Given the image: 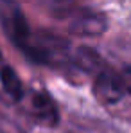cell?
Returning a JSON list of instances; mask_svg holds the SVG:
<instances>
[{
	"label": "cell",
	"instance_id": "277c9868",
	"mask_svg": "<svg viewBox=\"0 0 131 133\" xmlns=\"http://www.w3.org/2000/svg\"><path fill=\"white\" fill-rule=\"evenodd\" d=\"M120 77H122V83H124L126 94H129V95H131V66H126V68L122 70Z\"/></svg>",
	"mask_w": 131,
	"mask_h": 133
},
{
	"label": "cell",
	"instance_id": "6da1fadb",
	"mask_svg": "<svg viewBox=\"0 0 131 133\" xmlns=\"http://www.w3.org/2000/svg\"><path fill=\"white\" fill-rule=\"evenodd\" d=\"M93 94L102 104H117L126 94L120 74H113V72L97 74L93 81Z\"/></svg>",
	"mask_w": 131,
	"mask_h": 133
},
{
	"label": "cell",
	"instance_id": "7a4b0ae2",
	"mask_svg": "<svg viewBox=\"0 0 131 133\" xmlns=\"http://www.w3.org/2000/svg\"><path fill=\"white\" fill-rule=\"evenodd\" d=\"M31 113L36 121L43 122L45 126H56L59 121V113L52 97L45 92H34L31 97Z\"/></svg>",
	"mask_w": 131,
	"mask_h": 133
},
{
	"label": "cell",
	"instance_id": "3957f363",
	"mask_svg": "<svg viewBox=\"0 0 131 133\" xmlns=\"http://www.w3.org/2000/svg\"><path fill=\"white\" fill-rule=\"evenodd\" d=\"M0 77H2V87H4V90H5L13 99H20L23 95L22 81H20V77L16 76V72H15L13 68L5 66V68L2 70V74H0Z\"/></svg>",
	"mask_w": 131,
	"mask_h": 133
}]
</instances>
